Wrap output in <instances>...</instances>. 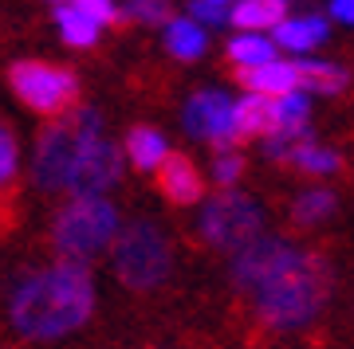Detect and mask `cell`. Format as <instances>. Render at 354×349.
<instances>
[{
  "label": "cell",
  "instance_id": "cell-13",
  "mask_svg": "<svg viewBox=\"0 0 354 349\" xmlns=\"http://www.w3.org/2000/svg\"><path fill=\"white\" fill-rule=\"evenodd\" d=\"M236 137L248 141V137H272L279 130V118H276V99H264V94H244L236 102Z\"/></svg>",
  "mask_w": 354,
  "mask_h": 349
},
{
  "label": "cell",
  "instance_id": "cell-27",
  "mask_svg": "<svg viewBox=\"0 0 354 349\" xmlns=\"http://www.w3.org/2000/svg\"><path fill=\"white\" fill-rule=\"evenodd\" d=\"M16 173V137L8 126H0V185H8Z\"/></svg>",
  "mask_w": 354,
  "mask_h": 349
},
{
  "label": "cell",
  "instance_id": "cell-7",
  "mask_svg": "<svg viewBox=\"0 0 354 349\" xmlns=\"http://www.w3.org/2000/svg\"><path fill=\"white\" fill-rule=\"evenodd\" d=\"M8 87L28 110L48 114V118H64L75 110L79 102V79L67 67L44 59H20L8 67Z\"/></svg>",
  "mask_w": 354,
  "mask_h": 349
},
{
  "label": "cell",
  "instance_id": "cell-28",
  "mask_svg": "<svg viewBox=\"0 0 354 349\" xmlns=\"http://www.w3.org/2000/svg\"><path fill=\"white\" fill-rule=\"evenodd\" d=\"M330 16H335L339 24L354 28V0H330Z\"/></svg>",
  "mask_w": 354,
  "mask_h": 349
},
{
  "label": "cell",
  "instance_id": "cell-2",
  "mask_svg": "<svg viewBox=\"0 0 354 349\" xmlns=\"http://www.w3.org/2000/svg\"><path fill=\"white\" fill-rule=\"evenodd\" d=\"M330 295V267L315 251H299L283 271L252 295L256 318L268 330H299L319 318Z\"/></svg>",
  "mask_w": 354,
  "mask_h": 349
},
{
  "label": "cell",
  "instance_id": "cell-11",
  "mask_svg": "<svg viewBox=\"0 0 354 349\" xmlns=\"http://www.w3.org/2000/svg\"><path fill=\"white\" fill-rule=\"evenodd\" d=\"M158 188L169 204H197L205 200V177L185 153H169L158 169Z\"/></svg>",
  "mask_w": 354,
  "mask_h": 349
},
{
  "label": "cell",
  "instance_id": "cell-10",
  "mask_svg": "<svg viewBox=\"0 0 354 349\" xmlns=\"http://www.w3.org/2000/svg\"><path fill=\"white\" fill-rule=\"evenodd\" d=\"M118 177H122V150L111 146L106 137H99V141L83 153V161H79L67 192H71V197H102L106 188L118 185Z\"/></svg>",
  "mask_w": 354,
  "mask_h": 349
},
{
  "label": "cell",
  "instance_id": "cell-1",
  "mask_svg": "<svg viewBox=\"0 0 354 349\" xmlns=\"http://www.w3.org/2000/svg\"><path fill=\"white\" fill-rule=\"evenodd\" d=\"M95 310V279L79 259H59L20 279L8 299V322L28 341H59Z\"/></svg>",
  "mask_w": 354,
  "mask_h": 349
},
{
  "label": "cell",
  "instance_id": "cell-6",
  "mask_svg": "<svg viewBox=\"0 0 354 349\" xmlns=\"http://www.w3.org/2000/svg\"><path fill=\"white\" fill-rule=\"evenodd\" d=\"M201 239L216 251H236L256 243L264 236V208L256 204L252 197L244 192H232V188H221L216 197L205 200L201 208Z\"/></svg>",
  "mask_w": 354,
  "mask_h": 349
},
{
  "label": "cell",
  "instance_id": "cell-25",
  "mask_svg": "<svg viewBox=\"0 0 354 349\" xmlns=\"http://www.w3.org/2000/svg\"><path fill=\"white\" fill-rule=\"evenodd\" d=\"M189 12L197 24H209V28H221V24H232V8L221 4V0H193Z\"/></svg>",
  "mask_w": 354,
  "mask_h": 349
},
{
  "label": "cell",
  "instance_id": "cell-19",
  "mask_svg": "<svg viewBox=\"0 0 354 349\" xmlns=\"http://www.w3.org/2000/svg\"><path fill=\"white\" fill-rule=\"evenodd\" d=\"M335 208H339V197H335L330 188H307V192H299L295 204H291V224L315 228V224H323L327 216H335Z\"/></svg>",
  "mask_w": 354,
  "mask_h": 349
},
{
  "label": "cell",
  "instance_id": "cell-24",
  "mask_svg": "<svg viewBox=\"0 0 354 349\" xmlns=\"http://www.w3.org/2000/svg\"><path fill=\"white\" fill-rule=\"evenodd\" d=\"M241 173H244V157H241L236 150L216 153V161H213V185L232 188L236 181H241Z\"/></svg>",
  "mask_w": 354,
  "mask_h": 349
},
{
  "label": "cell",
  "instance_id": "cell-8",
  "mask_svg": "<svg viewBox=\"0 0 354 349\" xmlns=\"http://www.w3.org/2000/svg\"><path fill=\"white\" fill-rule=\"evenodd\" d=\"M304 248H295L291 239H279V236H260L256 243L241 248L232 255V267H228V279L241 295H256V290L272 283L283 267H288Z\"/></svg>",
  "mask_w": 354,
  "mask_h": 349
},
{
  "label": "cell",
  "instance_id": "cell-4",
  "mask_svg": "<svg viewBox=\"0 0 354 349\" xmlns=\"http://www.w3.org/2000/svg\"><path fill=\"white\" fill-rule=\"evenodd\" d=\"M111 267L122 287L146 295V290H158L169 279L174 248H169L165 232L153 220H130L111 248Z\"/></svg>",
  "mask_w": 354,
  "mask_h": 349
},
{
  "label": "cell",
  "instance_id": "cell-14",
  "mask_svg": "<svg viewBox=\"0 0 354 349\" xmlns=\"http://www.w3.org/2000/svg\"><path fill=\"white\" fill-rule=\"evenodd\" d=\"M127 157L134 161V169H142V173H158L162 161L169 157L165 134L153 130V126H134V130L127 134Z\"/></svg>",
  "mask_w": 354,
  "mask_h": 349
},
{
  "label": "cell",
  "instance_id": "cell-9",
  "mask_svg": "<svg viewBox=\"0 0 354 349\" xmlns=\"http://www.w3.org/2000/svg\"><path fill=\"white\" fill-rule=\"evenodd\" d=\"M232 114H236V102L228 99L225 90H197V94L185 102L181 122H185V130H189L193 137L213 141L216 153H225V150H232V146H241Z\"/></svg>",
  "mask_w": 354,
  "mask_h": 349
},
{
  "label": "cell",
  "instance_id": "cell-3",
  "mask_svg": "<svg viewBox=\"0 0 354 349\" xmlns=\"http://www.w3.org/2000/svg\"><path fill=\"white\" fill-rule=\"evenodd\" d=\"M99 137H102V114L95 106H75L71 114L44 126V134L36 141V161H32L36 185L48 188V192H67L83 153Z\"/></svg>",
  "mask_w": 354,
  "mask_h": 349
},
{
  "label": "cell",
  "instance_id": "cell-22",
  "mask_svg": "<svg viewBox=\"0 0 354 349\" xmlns=\"http://www.w3.org/2000/svg\"><path fill=\"white\" fill-rule=\"evenodd\" d=\"M55 24L64 32V39L71 48H91L95 39H99V20H91L79 4H59V12H55Z\"/></svg>",
  "mask_w": 354,
  "mask_h": 349
},
{
  "label": "cell",
  "instance_id": "cell-18",
  "mask_svg": "<svg viewBox=\"0 0 354 349\" xmlns=\"http://www.w3.org/2000/svg\"><path fill=\"white\" fill-rule=\"evenodd\" d=\"M228 63L236 71H252V67L276 63V43L264 39L260 32H236V36L228 39Z\"/></svg>",
  "mask_w": 354,
  "mask_h": 349
},
{
  "label": "cell",
  "instance_id": "cell-12",
  "mask_svg": "<svg viewBox=\"0 0 354 349\" xmlns=\"http://www.w3.org/2000/svg\"><path fill=\"white\" fill-rule=\"evenodd\" d=\"M248 87V94H264V99H283L291 90L299 87V71H295V63H264V67H252V71H241L236 75Z\"/></svg>",
  "mask_w": 354,
  "mask_h": 349
},
{
  "label": "cell",
  "instance_id": "cell-30",
  "mask_svg": "<svg viewBox=\"0 0 354 349\" xmlns=\"http://www.w3.org/2000/svg\"><path fill=\"white\" fill-rule=\"evenodd\" d=\"M221 4H232V0H221Z\"/></svg>",
  "mask_w": 354,
  "mask_h": 349
},
{
  "label": "cell",
  "instance_id": "cell-16",
  "mask_svg": "<svg viewBox=\"0 0 354 349\" xmlns=\"http://www.w3.org/2000/svg\"><path fill=\"white\" fill-rule=\"evenodd\" d=\"M291 0H236L232 4V24L241 32H264V28H279L288 20Z\"/></svg>",
  "mask_w": 354,
  "mask_h": 349
},
{
  "label": "cell",
  "instance_id": "cell-15",
  "mask_svg": "<svg viewBox=\"0 0 354 349\" xmlns=\"http://www.w3.org/2000/svg\"><path fill=\"white\" fill-rule=\"evenodd\" d=\"M327 20L323 16H304V20H283L279 28H272V43L288 51H311L319 43H327Z\"/></svg>",
  "mask_w": 354,
  "mask_h": 349
},
{
  "label": "cell",
  "instance_id": "cell-20",
  "mask_svg": "<svg viewBox=\"0 0 354 349\" xmlns=\"http://www.w3.org/2000/svg\"><path fill=\"white\" fill-rule=\"evenodd\" d=\"M283 165L288 169H299V173H311V177H327V173H339L342 169V157L335 150L315 146V141H299V146H291Z\"/></svg>",
  "mask_w": 354,
  "mask_h": 349
},
{
  "label": "cell",
  "instance_id": "cell-21",
  "mask_svg": "<svg viewBox=\"0 0 354 349\" xmlns=\"http://www.w3.org/2000/svg\"><path fill=\"white\" fill-rule=\"evenodd\" d=\"M295 71H299V87L315 90V94H335V90H346V83H351V75H346L342 67L319 63V59H299Z\"/></svg>",
  "mask_w": 354,
  "mask_h": 349
},
{
  "label": "cell",
  "instance_id": "cell-5",
  "mask_svg": "<svg viewBox=\"0 0 354 349\" xmlns=\"http://www.w3.org/2000/svg\"><path fill=\"white\" fill-rule=\"evenodd\" d=\"M118 208L102 197H75L71 204L59 208L55 224H51V243L64 259L87 263L99 251L114 248L118 239Z\"/></svg>",
  "mask_w": 354,
  "mask_h": 349
},
{
  "label": "cell",
  "instance_id": "cell-23",
  "mask_svg": "<svg viewBox=\"0 0 354 349\" xmlns=\"http://www.w3.org/2000/svg\"><path fill=\"white\" fill-rule=\"evenodd\" d=\"M127 20H142V24H169V0H127L122 4Z\"/></svg>",
  "mask_w": 354,
  "mask_h": 349
},
{
  "label": "cell",
  "instance_id": "cell-29",
  "mask_svg": "<svg viewBox=\"0 0 354 349\" xmlns=\"http://www.w3.org/2000/svg\"><path fill=\"white\" fill-rule=\"evenodd\" d=\"M55 4H67V0H55Z\"/></svg>",
  "mask_w": 354,
  "mask_h": 349
},
{
  "label": "cell",
  "instance_id": "cell-26",
  "mask_svg": "<svg viewBox=\"0 0 354 349\" xmlns=\"http://www.w3.org/2000/svg\"><path fill=\"white\" fill-rule=\"evenodd\" d=\"M71 4H79V8H83L91 20H99V24H111V28L127 24V16H122V8H118L114 0H71Z\"/></svg>",
  "mask_w": 354,
  "mask_h": 349
},
{
  "label": "cell",
  "instance_id": "cell-17",
  "mask_svg": "<svg viewBox=\"0 0 354 349\" xmlns=\"http://www.w3.org/2000/svg\"><path fill=\"white\" fill-rule=\"evenodd\" d=\"M205 43H209V36L193 16H177V20L165 24V48H169L174 59H201Z\"/></svg>",
  "mask_w": 354,
  "mask_h": 349
}]
</instances>
